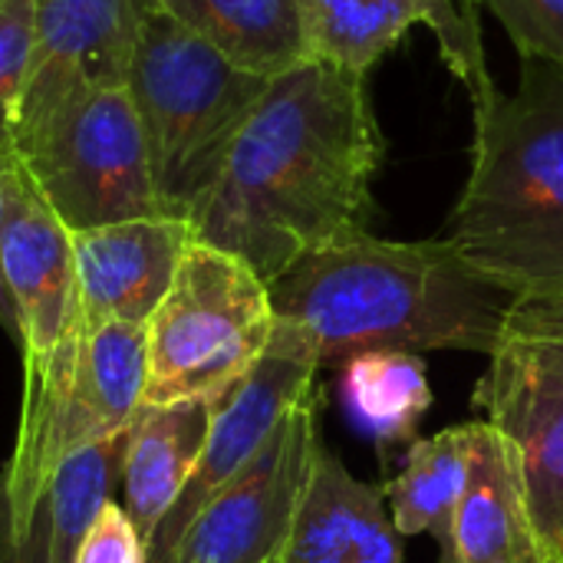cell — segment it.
Returning a JSON list of instances; mask_svg holds the SVG:
<instances>
[{
    "label": "cell",
    "mask_w": 563,
    "mask_h": 563,
    "mask_svg": "<svg viewBox=\"0 0 563 563\" xmlns=\"http://www.w3.org/2000/svg\"><path fill=\"white\" fill-rule=\"evenodd\" d=\"M274 327L271 287L254 267L191 241L145 327L142 406L221 399L264 360Z\"/></svg>",
    "instance_id": "cell-5"
},
{
    "label": "cell",
    "mask_w": 563,
    "mask_h": 563,
    "mask_svg": "<svg viewBox=\"0 0 563 563\" xmlns=\"http://www.w3.org/2000/svg\"><path fill=\"white\" fill-rule=\"evenodd\" d=\"M33 59V0H0V155H13V122Z\"/></svg>",
    "instance_id": "cell-22"
},
{
    "label": "cell",
    "mask_w": 563,
    "mask_h": 563,
    "mask_svg": "<svg viewBox=\"0 0 563 563\" xmlns=\"http://www.w3.org/2000/svg\"><path fill=\"white\" fill-rule=\"evenodd\" d=\"M145 327H79L53 353L43 383L23 393L13 459L3 468L13 528L26 534L56 468L79 449L119 435L142 409Z\"/></svg>",
    "instance_id": "cell-6"
},
{
    "label": "cell",
    "mask_w": 563,
    "mask_h": 563,
    "mask_svg": "<svg viewBox=\"0 0 563 563\" xmlns=\"http://www.w3.org/2000/svg\"><path fill=\"white\" fill-rule=\"evenodd\" d=\"M383 152L366 76L307 59L254 106L191 218L195 241L274 284L303 254L369 231Z\"/></svg>",
    "instance_id": "cell-1"
},
{
    "label": "cell",
    "mask_w": 563,
    "mask_h": 563,
    "mask_svg": "<svg viewBox=\"0 0 563 563\" xmlns=\"http://www.w3.org/2000/svg\"><path fill=\"white\" fill-rule=\"evenodd\" d=\"M271 287L274 317L297 327L320 366L366 353H485L505 336L515 297L442 241H383L369 231L310 251Z\"/></svg>",
    "instance_id": "cell-2"
},
{
    "label": "cell",
    "mask_w": 563,
    "mask_h": 563,
    "mask_svg": "<svg viewBox=\"0 0 563 563\" xmlns=\"http://www.w3.org/2000/svg\"><path fill=\"white\" fill-rule=\"evenodd\" d=\"M558 563H563V561H558Z\"/></svg>",
    "instance_id": "cell-29"
},
{
    "label": "cell",
    "mask_w": 563,
    "mask_h": 563,
    "mask_svg": "<svg viewBox=\"0 0 563 563\" xmlns=\"http://www.w3.org/2000/svg\"><path fill=\"white\" fill-rule=\"evenodd\" d=\"M191 241V224L165 214L76 231V323L148 327Z\"/></svg>",
    "instance_id": "cell-14"
},
{
    "label": "cell",
    "mask_w": 563,
    "mask_h": 563,
    "mask_svg": "<svg viewBox=\"0 0 563 563\" xmlns=\"http://www.w3.org/2000/svg\"><path fill=\"white\" fill-rule=\"evenodd\" d=\"M445 241L515 303L563 297V66L521 56L518 89L475 102L472 175Z\"/></svg>",
    "instance_id": "cell-3"
},
{
    "label": "cell",
    "mask_w": 563,
    "mask_h": 563,
    "mask_svg": "<svg viewBox=\"0 0 563 563\" xmlns=\"http://www.w3.org/2000/svg\"><path fill=\"white\" fill-rule=\"evenodd\" d=\"M16 175V155H0V234H3V218H7V198H10V181ZM0 327L3 333L16 343V317H13V303H10V290L3 280V267H0Z\"/></svg>",
    "instance_id": "cell-26"
},
{
    "label": "cell",
    "mask_w": 563,
    "mask_h": 563,
    "mask_svg": "<svg viewBox=\"0 0 563 563\" xmlns=\"http://www.w3.org/2000/svg\"><path fill=\"white\" fill-rule=\"evenodd\" d=\"M317 369L320 363L313 343L297 327L277 320L264 360L214 402L208 442L198 455V465L175 498L172 511L155 528L145 548V563L175 561L178 544L185 541L195 518L208 508V501L231 478L241 475V468L264 449L280 419L307 393H313Z\"/></svg>",
    "instance_id": "cell-10"
},
{
    "label": "cell",
    "mask_w": 563,
    "mask_h": 563,
    "mask_svg": "<svg viewBox=\"0 0 563 563\" xmlns=\"http://www.w3.org/2000/svg\"><path fill=\"white\" fill-rule=\"evenodd\" d=\"M129 429L73 452L53 475L43 508L49 515V563H76L79 544L99 511L112 501L122 475Z\"/></svg>",
    "instance_id": "cell-21"
},
{
    "label": "cell",
    "mask_w": 563,
    "mask_h": 563,
    "mask_svg": "<svg viewBox=\"0 0 563 563\" xmlns=\"http://www.w3.org/2000/svg\"><path fill=\"white\" fill-rule=\"evenodd\" d=\"M310 59L366 76L412 26H429L445 66L472 102L498 86L488 73L478 7L472 0H303Z\"/></svg>",
    "instance_id": "cell-11"
},
{
    "label": "cell",
    "mask_w": 563,
    "mask_h": 563,
    "mask_svg": "<svg viewBox=\"0 0 563 563\" xmlns=\"http://www.w3.org/2000/svg\"><path fill=\"white\" fill-rule=\"evenodd\" d=\"M13 155L69 234L162 214L148 145L125 86H99L56 102L13 132Z\"/></svg>",
    "instance_id": "cell-7"
},
{
    "label": "cell",
    "mask_w": 563,
    "mask_h": 563,
    "mask_svg": "<svg viewBox=\"0 0 563 563\" xmlns=\"http://www.w3.org/2000/svg\"><path fill=\"white\" fill-rule=\"evenodd\" d=\"M340 393L350 419L379 445L416 442L432 409L426 360L416 353H366L340 366Z\"/></svg>",
    "instance_id": "cell-20"
},
{
    "label": "cell",
    "mask_w": 563,
    "mask_h": 563,
    "mask_svg": "<svg viewBox=\"0 0 563 563\" xmlns=\"http://www.w3.org/2000/svg\"><path fill=\"white\" fill-rule=\"evenodd\" d=\"M317 402L313 389L280 419L264 449L195 518L172 563L280 561L320 449Z\"/></svg>",
    "instance_id": "cell-9"
},
{
    "label": "cell",
    "mask_w": 563,
    "mask_h": 563,
    "mask_svg": "<svg viewBox=\"0 0 563 563\" xmlns=\"http://www.w3.org/2000/svg\"><path fill=\"white\" fill-rule=\"evenodd\" d=\"M439 551L442 563H548L518 452L488 419H475L468 485Z\"/></svg>",
    "instance_id": "cell-15"
},
{
    "label": "cell",
    "mask_w": 563,
    "mask_h": 563,
    "mask_svg": "<svg viewBox=\"0 0 563 563\" xmlns=\"http://www.w3.org/2000/svg\"><path fill=\"white\" fill-rule=\"evenodd\" d=\"M475 409L518 452L528 508L548 563L563 561V336L508 317L475 386Z\"/></svg>",
    "instance_id": "cell-8"
},
{
    "label": "cell",
    "mask_w": 563,
    "mask_h": 563,
    "mask_svg": "<svg viewBox=\"0 0 563 563\" xmlns=\"http://www.w3.org/2000/svg\"><path fill=\"white\" fill-rule=\"evenodd\" d=\"M274 563H280V561H274Z\"/></svg>",
    "instance_id": "cell-28"
},
{
    "label": "cell",
    "mask_w": 563,
    "mask_h": 563,
    "mask_svg": "<svg viewBox=\"0 0 563 563\" xmlns=\"http://www.w3.org/2000/svg\"><path fill=\"white\" fill-rule=\"evenodd\" d=\"M515 317L538 323L544 330H554L563 336V297H548V300H521L515 303Z\"/></svg>",
    "instance_id": "cell-27"
},
{
    "label": "cell",
    "mask_w": 563,
    "mask_h": 563,
    "mask_svg": "<svg viewBox=\"0 0 563 563\" xmlns=\"http://www.w3.org/2000/svg\"><path fill=\"white\" fill-rule=\"evenodd\" d=\"M0 563H49V515H46V508L40 505L26 534H16L3 472H0Z\"/></svg>",
    "instance_id": "cell-25"
},
{
    "label": "cell",
    "mask_w": 563,
    "mask_h": 563,
    "mask_svg": "<svg viewBox=\"0 0 563 563\" xmlns=\"http://www.w3.org/2000/svg\"><path fill=\"white\" fill-rule=\"evenodd\" d=\"M76 563H145V541L119 501H109L99 511L79 544Z\"/></svg>",
    "instance_id": "cell-24"
},
{
    "label": "cell",
    "mask_w": 563,
    "mask_h": 563,
    "mask_svg": "<svg viewBox=\"0 0 563 563\" xmlns=\"http://www.w3.org/2000/svg\"><path fill=\"white\" fill-rule=\"evenodd\" d=\"M495 13L518 56H541L563 66V0H472Z\"/></svg>",
    "instance_id": "cell-23"
},
{
    "label": "cell",
    "mask_w": 563,
    "mask_h": 563,
    "mask_svg": "<svg viewBox=\"0 0 563 563\" xmlns=\"http://www.w3.org/2000/svg\"><path fill=\"white\" fill-rule=\"evenodd\" d=\"M0 267L16 317L23 393H33L76 320V261L73 234L36 195L20 165L7 198Z\"/></svg>",
    "instance_id": "cell-12"
},
{
    "label": "cell",
    "mask_w": 563,
    "mask_h": 563,
    "mask_svg": "<svg viewBox=\"0 0 563 563\" xmlns=\"http://www.w3.org/2000/svg\"><path fill=\"white\" fill-rule=\"evenodd\" d=\"M145 0H33V59L13 132L73 92L125 86Z\"/></svg>",
    "instance_id": "cell-13"
},
{
    "label": "cell",
    "mask_w": 563,
    "mask_h": 563,
    "mask_svg": "<svg viewBox=\"0 0 563 563\" xmlns=\"http://www.w3.org/2000/svg\"><path fill=\"white\" fill-rule=\"evenodd\" d=\"M218 399H181L142 406L129 426L122 452V511L142 534L145 548L191 478L208 442Z\"/></svg>",
    "instance_id": "cell-17"
},
{
    "label": "cell",
    "mask_w": 563,
    "mask_h": 563,
    "mask_svg": "<svg viewBox=\"0 0 563 563\" xmlns=\"http://www.w3.org/2000/svg\"><path fill=\"white\" fill-rule=\"evenodd\" d=\"M472 439L475 422H462L409 445L402 472L386 485L389 518L399 538L432 534L439 544L445 541L468 485Z\"/></svg>",
    "instance_id": "cell-19"
},
{
    "label": "cell",
    "mask_w": 563,
    "mask_h": 563,
    "mask_svg": "<svg viewBox=\"0 0 563 563\" xmlns=\"http://www.w3.org/2000/svg\"><path fill=\"white\" fill-rule=\"evenodd\" d=\"M280 563H402L386 488L356 478L320 442Z\"/></svg>",
    "instance_id": "cell-16"
},
{
    "label": "cell",
    "mask_w": 563,
    "mask_h": 563,
    "mask_svg": "<svg viewBox=\"0 0 563 563\" xmlns=\"http://www.w3.org/2000/svg\"><path fill=\"white\" fill-rule=\"evenodd\" d=\"M231 66L277 79L310 59L303 0H155Z\"/></svg>",
    "instance_id": "cell-18"
},
{
    "label": "cell",
    "mask_w": 563,
    "mask_h": 563,
    "mask_svg": "<svg viewBox=\"0 0 563 563\" xmlns=\"http://www.w3.org/2000/svg\"><path fill=\"white\" fill-rule=\"evenodd\" d=\"M267 86L271 79L231 66L145 0L125 89L142 122L162 214L191 224Z\"/></svg>",
    "instance_id": "cell-4"
}]
</instances>
